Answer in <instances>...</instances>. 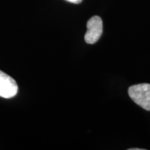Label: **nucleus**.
I'll use <instances>...</instances> for the list:
<instances>
[{"label":"nucleus","mask_w":150,"mask_h":150,"mask_svg":"<svg viewBox=\"0 0 150 150\" xmlns=\"http://www.w3.org/2000/svg\"><path fill=\"white\" fill-rule=\"evenodd\" d=\"M18 86L14 79L0 70V97L12 98L18 93Z\"/></svg>","instance_id":"7ed1b4c3"},{"label":"nucleus","mask_w":150,"mask_h":150,"mask_svg":"<svg viewBox=\"0 0 150 150\" xmlns=\"http://www.w3.org/2000/svg\"><path fill=\"white\" fill-rule=\"evenodd\" d=\"M128 93L136 104L150 111V84L140 83L131 86L128 90Z\"/></svg>","instance_id":"f257e3e1"},{"label":"nucleus","mask_w":150,"mask_h":150,"mask_svg":"<svg viewBox=\"0 0 150 150\" xmlns=\"http://www.w3.org/2000/svg\"><path fill=\"white\" fill-rule=\"evenodd\" d=\"M66 1L73 4H80L82 1V0H66Z\"/></svg>","instance_id":"20e7f679"},{"label":"nucleus","mask_w":150,"mask_h":150,"mask_svg":"<svg viewBox=\"0 0 150 150\" xmlns=\"http://www.w3.org/2000/svg\"><path fill=\"white\" fill-rule=\"evenodd\" d=\"M103 31V23L100 17L93 16L87 22L85 41L88 44H95L99 40Z\"/></svg>","instance_id":"f03ea898"}]
</instances>
